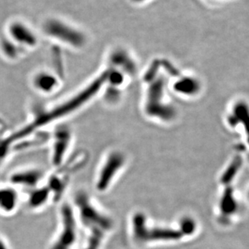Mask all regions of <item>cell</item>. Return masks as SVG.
<instances>
[{
	"label": "cell",
	"instance_id": "cell-11",
	"mask_svg": "<svg viewBox=\"0 0 249 249\" xmlns=\"http://www.w3.org/2000/svg\"><path fill=\"white\" fill-rule=\"evenodd\" d=\"M9 33L13 41L19 46L35 47L38 43L36 34L21 22H14L9 27Z\"/></svg>",
	"mask_w": 249,
	"mask_h": 249
},
{
	"label": "cell",
	"instance_id": "cell-4",
	"mask_svg": "<svg viewBox=\"0 0 249 249\" xmlns=\"http://www.w3.org/2000/svg\"><path fill=\"white\" fill-rule=\"evenodd\" d=\"M128 159L120 150H112L106 154L95 178V188L99 193H106L118 180L126 167Z\"/></svg>",
	"mask_w": 249,
	"mask_h": 249
},
{
	"label": "cell",
	"instance_id": "cell-6",
	"mask_svg": "<svg viewBox=\"0 0 249 249\" xmlns=\"http://www.w3.org/2000/svg\"><path fill=\"white\" fill-rule=\"evenodd\" d=\"M132 228L134 240L139 243H148L160 240H179L181 231L171 228L148 227L146 217L143 213L136 212L132 218Z\"/></svg>",
	"mask_w": 249,
	"mask_h": 249
},
{
	"label": "cell",
	"instance_id": "cell-12",
	"mask_svg": "<svg viewBox=\"0 0 249 249\" xmlns=\"http://www.w3.org/2000/svg\"><path fill=\"white\" fill-rule=\"evenodd\" d=\"M33 85L40 93L53 94L60 87V77L52 72L41 71L34 75Z\"/></svg>",
	"mask_w": 249,
	"mask_h": 249
},
{
	"label": "cell",
	"instance_id": "cell-18",
	"mask_svg": "<svg viewBox=\"0 0 249 249\" xmlns=\"http://www.w3.org/2000/svg\"><path fill=\"white\" fill-rule=\"evenodd\" d=\"M180 229H181V232H182L183 235L184 234H190L194 230V222L189 220V219L183 220L181 225H180Z\"/></svg>",
	"mask_w": 249,
	"mask_h": 249
},
{
	"label": "cell",
	"instance_id": "cell-2",
	"mask_svg": "<svg viewBox=\"0 0 249 249\" xmlns=\"http://www.w3.org/2000/svg\"><path fill=\"white\" fill-rule=\"evenodd\" d=\"M146 93L142 104V111L147 118L160 122H170L175 118V108L165 102V81L163 77L147 72Z\"/></svg>",
	"mask_w": 249,
	"mask_h": 249
},
{
	"label": "cell",
	"instance_id": "cell-20",
	"mask_svg": "<svg viewBox=\"0 0 249 249\" xmlns=\"http://www.w3.org/2000/svg\"><path fill=\"white\" fill-rule=\"evenodd\" d=\"M0 249H7L2 240H0Z\"/></svg>",
	"mask_w": 249,
	"mask_h": 249
},
{
	"label": "cell",
	"instance_id": "cell-1",
	"mask_svg": "<svg viewBox=\"0 0 249 249\" xmlns=\"http://www.w3.org/2000/svg\"><path fill=\"white\" fill-rule=\"evenodd\" d=\"M107 79L106 71L99 76L89 83L85 88L81 89L78 93L62 101L58 106L46 108L45 110L35 113L33 120L29 124L19 129L17 133L6 138L7 142L12 146L13 142L20 141L27 137L30 136L43 127L56 123L65 117L71 115L77 110L83 108L85 105L89 103L102 89L105 88Z\"/></svg>",
	"mask_w": 249,
	"mask_h": 249
},
{
	"label": "cell",
	"instance_id": "cell-5",
	"mask_svg": "<svg viewBox=\"0 0 249 249\" xmlns=\"http://www.w3.org/2000/svg\"><path fill=\"white\" fill-rule=\"evenodd\" d=\"M46 36L74 49H81L87 43L84 32L58 18H49L42 25Z\"/></svg>",
	"mask_w": 249,
	"mask_h": 249
},
{
	"label": "cell",
	"instance_id": "cell-7",
	"mask_svg": "<svg viewBox=\"0 0 249 249\" xmlns=\"http://www.w3.org/2000/svg\"><path fill=\"white\" fill-rule=\"evenodd\" d=\"M60 233L51 249H70L74 245L77 236V217L73 206L67 203L60 209Z\"/></svg>",
	"mask_w": 249,
	"mask_h": 249
},
{
	"label": "cell",
	"instance_id": "cell-19",
	"mask_svg": "<svg viewBox=\"0 0 249 249\" xmlns=\"http://www.w3.org/2000/svg\"><path fill=\"white\" fill-rule=\"evenodd\" d=\"M130 1L136 4H143L145 2H148L149 0H130Z\"/></svg>",
	"mask_w": 249,
	"mask_h": 249
},
{
	"label": "cell",
	"instance_id": "cell-21",
	"mask_svg": "<svg viewBox=\"0 0 249 249\" xmlns=\"http://www.w3.org/2000/svg\"><path fill=\"white\" fill-rule=\"evenodd\" d=\"M0 124H2V121H1V119H0Z\"/></svg>",
	"mask_w": 249,
	"mask_h": 249
},
{
	"label": "cell",
	"instance_id": "cell-3",
	"mask_svg": "<svg viewBox=\"0 0 249 249\" xmlns=\"http://www.w3.org/2000/svg\"><path fill=\"white\" fill-rule=\"evenodd\" d=\"M74 212L83 225L89 230H98L106 233L112 230L113 222L102 209L84 192H79L74 198Z\"/></svg>",
	"mask_w": 249,
	"mask_h": 249
},
{
	"label": "cell",
	"instance_id": "cell-13",
	"mask_svg": "<svg viewBox=\"0 0 249 249\" xmlns=\"http://www.w3.org/2000/svg\"><path fill=\"white\" fill-rule=\"evenodd\" d=\"M51 200H53V197L48 187L40 185L29 191L27 203L32 210H41L47 206Z\"/></svg>",
	"mask_w": 249,
	"mask_h": 249
},
{
	"label": "cell",
	"instance_id": "cell-17",
	"mask_svg": "<svg viewBox=\"0 0 249 249\" xmlns=\"http://www.w3.org/2000/svg\"><path fill=\"white\" fill-rule=\"evenodd\" d=\"M91 235L89 236V242L84 249H98L105 237L106 233L98 230L90 231Z\"/></svg>",
	"mask_w": 249,
	"mask_h": 249
},
{
	"label": "cell",
	"instance_id": "cell-10",
	"mask_svg": "<svg viewBox=\"0 0 249 249\" xmlns=\"http://www.w3.org/2000/svg\"><path fill=\"white\" fill-rule=\"evenodd\" d=\"M44 178L43 171L39 168H28L13 173L10 178V181L13 185L31 190L40 186Z\"/></svg>",
	"mask_w": 249,
	"mask_h": 249
},
{
	"label": "cell",
	"instance_id": "cell-8",
	"mask_svg": "<svg viewBox=\"0 0 249 249\" xmlns=\"http://www.w3.org/2000/svg\"><path fill=\"white\" fill-rule=\"evenodd\" d=\"M72 141L73 133L68 125L61 124L53 132L51 139V160L54 168H59L67 161Z\"/></svg>",
	"mask_w": 249,
	"mask_h": 249
},
{
	"label": "cell",
	"instance_id": "cell-9",
	"mask_svg": "<svg viewBox=\"0 0 249 249\" xmlns=\"http://www.w3.org/2000/svg\"><path fill=\"white\" fill-rule=\"evenodd\" d=\"M108 69L115 70L124 76H134L137 73L136 61L124 48H116L111 52L108 58Z\"/></svg>",
	"mask_w": 249,
	"mask_h": 249
},
{
	"label": "cell",
	"instance_id": "cell-15",
	"mask_svg": "<svg viewBox=\"0 0 249 249\" xmlns=\"http://www.w3.org/2000/svg\"><path fill=\"white\" fill-rule=\"evenodd\" d=\"M174 90L183 95H194L200 90L199 82L192 77H184L174 84Z\"/></svg>",
	"mask_w": 249,
	"mask_h": 249
},
{
	"label": "cell",
	"instance_id": "cell-16",
	"mask_svg": "<svg viewBox=\"0 0 249 249\" xmlns=\"http://www.w3.org/2000/svg\"><path fill=\"white\" fill-rule=\"evenodd\" d=\"M2 51L5 55L9 58H17L21 53V47L15 41L3 39L1 43Z\"/></svg>",
	"mask_w": 249,
	"mask_h": 249
},
{
	"label": "cell",
	"instance_id": "cell-14",
	"mask_svg": "<svg viewBox=\"0 0 249 249\" xmlns=\"http://www.w3.org/2000/svg\"><path fill=\"white\" fill-rule=\"evenodd\" d=\"M19 203V194L12 186L0 187V211L12 213Z\"/></svg>",
	"mask_w": 249,
	"mask_h": 249
}]
</instances>
